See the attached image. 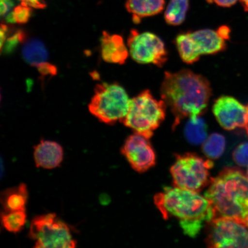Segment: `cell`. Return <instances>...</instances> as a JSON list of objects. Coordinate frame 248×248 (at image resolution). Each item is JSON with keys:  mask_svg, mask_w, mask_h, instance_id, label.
<instances>
[{"mask_svg": "<svg viewBox=\"0 0 248 248\" xmlns=\"http://www.w3.org/2000/svg\"><path fill=\"white\" fill-rule=\"evenodd\" d=\"M226 40L218 29H204L180 33L175 45L182 61L193 64L202 55H215L225 50Z\"/></svg>", "mask_w": 248, "mask_h": 248, "instance_id": "8992f818", "label": "cell"}, {"mask_svg": "<svg viewBox=\"0 0 248 248\" xmlns=\"http://www.w3.org/2000/svg\"><path fill=\"white\" fill-rule=\"evenodd\" d=\"M22 52L24 60L32 66L37 67L48 60V52L45 46L37 39H31L25 43Z\"/></svg>", "mask_w": 248, "mask_h": 248, "instance_id": "e0dca14e", "label": "cell"}, {"mask_svg": "<svg viewBox=\"0 0 248 248\" xmlns=\"http://www.w3.org/2000/svg\"><path fill=\"white\" fill-rule=\"evenodd\" d=\"M101 44V56L104 61L119 64L125 63L129 52L122 36L104 32Z\"/></svg>", "mask_w": 248, "mask_h": 248, "instance_id": "5bb4252c", "label": "cell"}, {"mask_svg": "<svg viewBox=\"0 0 248 248\" xmlns=\"http://www.w3.org/2000/svg\"><path fill=\"white\" fill-rule=\"evenodd\" d=\"M212 204L215 218L225 217L245 223L248 217V176L229 167L211 179L204 194Z\"/></svg>", "mask_w": 248, "mask_h": 248, "instance_id": "3957f363", "label": "cell"}, {"mask_svg": "<svg viewBox=\"0 0 248 248\" xmlns=\"http://www.w3.org/2000/svg\"><path fill=\"white\" fill-rule=\"evenodd\" d=\"M21 4L31 8L43 9L46 7L45 0H20Z\"/></svg>", "mask_w": 248, "mask_h": 248, "instance_id": "484cf974", "label": "cell"}, {"mask_svg": "<svg viewBox=\"0 0 248 248\" xmlns=\"http://www.w3.org/2000/svg\"><path fill=\"white\" fill-rule=\"evenodd\" d=\"M29 237L36 248H73L77 246L69 226L55 213L35 217L31 223Z\"/></svg>", "mask_w": 248, "mask_h": 248, "instance_id": "52a82bcc", "label": "cell"}, {"mask_svg": "<svg viewBox=\"0 0 248 248\" xmlns=\"http://www.w3.org/2000/svg\"><path fill=\"white\" fill-rule=\"evenodd\" d=\"M210 160L194 154L179 155L170 168L173 185L186 190L199 192L209 185L210 170L213 167Z\"/></svg>", "mask_w": 248, "mask_h": 248, "instance_id": "ba28073f", "label": "cell"}, {"mask_svg": "<svg viewBox=\"0 0 248 248\" xmlns=\"http://www.w3.org/2000/svg\"><path fill=\"white\" fill-rule=\"evenodd\" d=\"M154 200L163 218L177 219L184 233L191 237H196L215 217L209 201L199 192L173 186L164 188Z\"/></svg>", "mask_w": 248, "mask_h": 248, "instance_id": "7a4b0ae2", "label": "cell"}, {"mask_svg": "<svg viewBox=\"0 0 248 248\" xmlns=\"http://www.w3.org/2000/svg\"><path fill=\"white\" fill-rule=\"evenodd\" d=\"M8 31V27L6 25L2 24L1 27V49L2 48L5 42Z\"/></svg>", "mask_w": 248, "mask_h": 248, "instance_id": "f1b7e54d", "label": "cell"}, {"mask_svg": "<svg viewBox=\"0 0 248 248\" xmlns=\"http://www.w3.org/2000/svg\"><path fill=\"white\" fill-rule=\"evenodd\" d=\"M12 13L13 14L15 23L23 24L29 21L32 10L31 7L21 4L15 7Z\"/></svg>", "mask_w": 248, "mask_h": 248, "instance_id": "cb8c5ba5", "label": "cell"}, {"mask_svg": "<svg viewBox=\"0 0 248 248\" xmlns=\"http://www.w3.org/2000/svg\"><path fill=\"white\" fill-rule=\"evenodd\" d=\"M185 135L190 143L194 145L203 144L208 138L205 121L201 116L190 118L185 126Z\"/></svg>", "mask_w": 248, "mask_h": 248, "instance_id": "ac0fdd59", "label": "cell"}, {"mask_svg": "<svg viewBox=\"0 0 248 248\" xmlns=\"http://www.w3.org/2000/svg\"><path fill=\"white\" fill-rule=\"evenodd\" d=\"M34 160L37 167L51 170L57 168L63 162V147L57 142L41 140L34 147Z\"/></svg>", "mask_w": 248, "mask_h": 248, "instance_id": "4fadbf2b", "label": "cell"}, {"mask_svg": "<svg viewBox=\"0 0 248 248\" xmlns=\"http://www.w3.org/2000/svg\"><path fill=\"white\" fill-rule=\"evenodd\" d=\"M122 153L133 169L139 172L146 171L156 163V155L149 139L137 133L127 138Z\"/></svg>", "mask_w": 248, "mask_h": 248, "instance_id": "7c38bea8", "label": "cell"}, {"mask_svg": "<svg viewBox=\"0 0 248 248\" xmlns=\"http://www.w3.org/2000/svg\"><path fill=\"white\" fill-rule=\"evenodd\" d=\"M245 11L248 12V0H240Z\"/></svg>", "mask_w": 248, "mask_h": 248, "instance_id": "f546056e", "label": "cell"}, {"mask_svg": "<svg viewBox=\"0 0 248 248\" xmlns=\"http://www.w3.org/2000/svg\"><path fill=\"white\" fill-rule=\"evenodd\" d=\"M160 94L174 116L175 128L185 118L200 116L206 110L212 90L205 77L182 70L164 74Z\"/></svg>", "mask_w": 248, "mask_h": 248, "instance_id": "6da1fadb", "label": "cell"}, {"mask_svg": "<svg viewBox=\"0 0 248 248\" xmlns=\"http://www.w3.org/2000/svg\"><path fill=\"white\" fill-rule=\"evenodd\" d=\"M245 224H246V225H247V228L248 229V218L246 219V222H245Z\"/></svg>", "mask_w": 248, "mask_h": 248, "instance_id": "4dcf8cb0", "label": "cell"}, {"mask_svg": "<svg viewBox=\"0 0 248 248\" xmlns=\"http://www.w3.org/2000/svg\"><path fill=\"white\" fill-rule=\"evenodd\" d=\"M167 105L146 90L133 98L123 123L135 133L150 139L165 119Z\"/></svg>", "mask_w": 248, "mask_h": 248, "instance_id": "277c9868", "label": "cell"}, {"mask_svg": "<svg viewBox=\"0 0 248 248\" xmlns=\"http://www.w3.org/2000/svg\"><path fill=\"white\" fill-rule=\"evenodd\" d=\"M127 45L130 55L138 63L162 67L168 59L163 40L153 33L132 30Z\"/></svg>", "mask_w": 248, "mask_h": 248, "instance_id": "30bf717a", "label": "cell"}, {"mask_svg": "<svg viewBox=\"0 0 248 248\" xmlns=\"http://www.w3.org/2000/svg\"><path fill=\"white\" fill-rule=\"evenodd\" d=\"M14 3L11 0H1V15L4 16L11 10Z\"/></svg>", "mask_w": 248, "mask_h": 248, "instance_id": "83f0119b", "label": "cell"}, {"mask_svg": "<svg viewBox=\"0 0 248 248\" xmlns=\"http://www.w3.org/2000/svg\"><path fill=\"white\" fill-rule=\"evenodd\" d=\"M130 100L125 90L117 83H103L96 86L89 105L93 116L107 124L123 122L128 113Z\"/></svg>", "mask_w": 248, "mask_h": 248, "instance_id": "5b68a950", "label": "cell"}, {"mask_svg": "<svg viewBox=\"0 0 248 248\" xmlns=\"http://www.w3.org/2000/svg\"><path fill=\"white\" fill-rule=\"evenodd\" d=\"M189 8V0H170L164 18L170 26H177L184 22Z\"/></svg>", "mask_w": 248, "mask_h": 248, "instance_id": "d6986e66", "label": "cell"}, {"mask_svg": "<svg viewBox=\"0 0 248 248\" xmlns=\"http://www.w3.org/2000/svg\"><path fill=\"white\" fill-rule=\"evenodd\" d=\"M207 247L248 248V229L238 220L216 217L207 225Z\"/></svg>", "mask_w": 248, "mask_h": 248, "instance_id": "9c48e42d", "label": "cell"}, {"mask_svg": "<svg viewBox=\"0 0 248 248\" xmlns=\"http://www.w3.org/2000/svg\"><path fill=\"white\" fill-rule=\"evenodd\" d=\"M209 3H215L219 7L229 8L234 5L238 0H206Z\"/></svg>", "mask_w": 248, "mask_h": 248, "instance_id": "4316f807", "label": "cell"}, {"mask_svg": "<svg viewBox=\"0 0 248 248\" xmlns=\"http://www.w3.org/2000/svg\"><path fill=\"white\" fill-rule=\"evenodd\" d=\"M37 69L42 77L53 76L57 73V67L54 65L48 63L47 62L39 65L37 67Z\"/></svg>", "mask_w": 248, "mask_h": 248, "instance_id": "d4e9b609", "label": "cell"}, {"mask_svg": "<svg viewBox=\"0 0 248 248\" xmlns=\"http://www.w3.org/2000/svg\"><path fill=\"white\" fill-rule=\"evenodd\" d=\"M232 157L238 166L248 167V142L238 145L233 152Z\"/></svg>", "mask_w": 248, "mask_h": 248, "instance_id": "603a6c76", "label": "cell"}, {"mask_svg": "<svg viewBox=\"0 0 248 248\" xmlns=\"http://www.w3.org/2000/svg\"><path fill=\"white\" fill-rule=\"evenodd\" d=\"M213 112L223 128L228 131L243 128L248 136V104H243L232 96L223 95L215 101Z\"/></svg>", "mask_w": 248, "mask_h": 248, "instance_id": "8fae6325", "label": "cell"}, {"mask_svg": "<svg viewBox=\"0 0 248 248\" xmlns=\"http://www.w3.org/2000/svg\"><path fill=\"white\" fill-rule=\"evenodd\" d=\"M28 198L27 187L24 184L4 190L1 195V202L4 212L26 210Z\"/></svg>", "mask_w": 248, "mask_h": 248, "instance_id": "2e32d148", "label": "cell"}, {"mask_svg": "<svg viewBox=\"0 0 248 248\" xmlns=\"http://www.w3.org/2000/svg\"><path fill=\"white\" fill-rule=\"evenodd\" d=\"M164 6L165 0H127L125 4L136 24L140 23L142 18L159 14Z\"/></svg>", "mask_w": 248, "mask_h": 248, "instance_id": "9a60e30c", "label": "cell"}, {"mask_svg": "<svg viewBox=\"0 0 248 248\" xmlns=\"http://www.w3.org/2000/svg\"><path fill=\"white\" fill-rule=\"evenodd\" d=\"M226 147V140L224 136L214 133L207 138L203 143L202 150L210 159H216L224 154Z\"/></svg>", "mask_w": 248, "mask_h": 248, "instance_id": "44dd1931", "label": "cell"}, {"mask_svg": "<svg viewBox=\"0 0 248 248\" xmlns=\"http://www.w3.org/2000/svg\"><path fill=\"white\" fill-rule=\"evenodd\" d=\"M26 38V34H25L23 31H17L13 35L6 39L4 46H3L1 50L4 51V53L6 54H11L21 43L24 42Z\"/></svg>", "mask_w": 248, "mask_h": 248, "instance_id": "7402d4cb", "label": "cell"}, {"mask_svg": "<svg viewBox=\"0 0 248 248\" xmlns=\"http://www.w3.org/2000/svg\"><path fill=\"white\" fill-rule=\"evenodd\" d=\"M247 175H248V170H247Z\"/></svg>", "mask_w": 248, "mask_h": 248, "instance_id": "1f68e13d", "label": "cell"}, {"mask_svg": "<svg viewBox=\"0 0 248 248\" xmlns=\"http://www.w3.org/2000/svg\"><path fill=\"white\" fill-rule=\"evenodd\" d=\"M26 210L3 212L1 213V224L6 231L17 233L23 230L27 222Z\"/></svg>", "mask_w": 248, "mask_h": 248, "instance_id": "ffe728a7", "label": "cell"}]
</instances>
